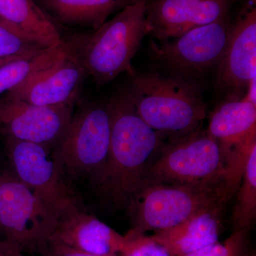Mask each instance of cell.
Wrapping results in <instances>:
<instances>
[{
  "label": "cell",
  "instance_id": "cell-28",
  "mask_svg": "<svg viewBox=\"0 0 256 256\" xmlns=\"http://www.w3.org/2000/svg\"><path fill=\"white\" fill-rule=\"evenodd\" d=\"M250 1H256V0H250Z\"/></svg>",
  "mask_w": 256,
  "mask_h": 256
},
{
  "label": "cell",
  "instance_id": "cell-22",
  "mask_svg": "<svg viewBox=\"0 0 256 256\" xmlns=\"http://www.w3.org/2000/svg\"><path fill=\"white\" fill-rule=\"evenodd\" d=\"M248 232L235 230L224 242H217L183 256H244Z\"/></svg>",
  "mask_w": 256,
  "mask_h": 256
},
{
  "label": "cell",
  "instance_id": "cell-24",
  "mask_svg": "<svg viewBox=\"0 0 256 256\" xmlns=\"http://www.w3.org/2000/svg\"><path fill=\"white\" fill-rule=\"evenodd\" d=\"M42 256H119L118 255H96L66 246L58 242H47L42 250Z\"/></svg>",
  "mask_w": 256,
  "mask_h": 256
},
{
  "label": "cell",
  "instance_id": "cell-15",
  "mask_svg": "<svg viewBox=\"0 0 256 256\" xmlns=\"http://www.w3.org/2000/svg\"><path fill=\"white\" fill-rule=\"evenodd\" d=\"M48 242L96 255H118L127 238L78 206L57 220Z\"/></svg>",
  "mask_w": 256,
  "mask_h": 256
},
{
  "label": "cell",
  "instance_id": "cell-18",
  "mask_svg": "<svg viewBox=\"0 0 256 256\" xmlns=\"http://www.w3.org/2000/svg\"><path fill=\"white\" fill-rule=\"evenodd\" d=\"M0 18L47 48L65 41L56 24L34 0H0Z\"/></svg>",
  "mask_w": 256,
  "mask_h": 256
},
{
  "label": "cell",
  "instance_id": "cell-17",
  "mask_svg": "<svg viewBox=\"0 0 256 256\" xmlns=\"http://www.w3.org/2000/svg\"><path fill=\"white\" fill-rule=\"evenodd\" d=\"M56 24L86 26L94 30L108 18L138 0H34Z\"/></svg>",
  "mask_w": 256,
  "mask_h": 256
},
{
  "label": "cell",
  "instance_id": "cell-13",
  "mask_svg": "<svg viewBox=\"0 0 256 256\" xmlns=\"http://www.w3.org/2000/svg\"><path fill=\"white\" fill-rule=\"evenodd\" d=\"M256 1L244 6L234 22L228 44L218 65L217 86L228 98H242L249 84L256 78Z\"/></svg>",
  "mask_w": 256,
  "mask_h": 256
},
{
  "label": "cell",
  "instance_id": "cell-2",
  "mask_svg": "<svg viewBox=\"0 0 256 256\" xmlns=\"http://www.w3.org/2000/svg\"><path fill=\"white\" fill-rule=\"evenodd\" d=\"M124 88L138 114L152 129L170 139L201 127L206 105L197 80L164 70L134 74Z\"/></svg>",
  "mask_w": 256,
  "mask_h": 256
},
{
  "label": "cell",
  "instance_id": "cell-20",
  "mask_svg": "<svg viewBox=\"0 0 256 256\" xmlns=\"http://www.w3.org/2000/svg\"><path fill=\"white\" fill-rule=\"evenodd\" d=\"M232 213L234 232L252 228L256 218V146L248 160Z\"/></svg>",
  "mask_w": 256,
  "mask_h": 256
},
{
  "label": "cell",
  "instance_id": "cell-3",
  "mask_svg": "<svg viewBox=\"0 0 256 256\" xmlns=\"http://www.w3.org/2000/svg\"><path fill=\"white\" fill-rule=\"evenodd\" d=\"M146 1L128 5L82 40L70 41L88 76L98 86L112 82L124 72L130 77L136 74L132 60L146 36Z\"/></svg>",
  "mask_w": 256,
  "mask_h": 256
},
{
  "label": "cell",
  "instance_id": "cell-21",
  "mask_svg": "<svg viewBox=\"0 0 256 256\" xmlns=\"http://www.w3.org/2000/svg\"><path fill=\"white\" fill-rule=\"evenodd\" d=\"M46 48L0 18V58H24Z\"/></svg>",
  "mask_w": 256,
  "mask_h": 256
},
{
  "label": "cell",
  "instance_id": "cell-16",
  "mask_svg": "<svg viewBox=\"0 0 256 256\" xmlns=\"http://www.w3.org/2000/svg\"><path fill=\"white\" fill-rule=\"evenodd\" d=\"M226 202L212 204L176 226L154 232L152 237L174 256L188 255L218 242Z\"/></svg>",
  "mask_w": 256,
  "mask_h": 256
},
{
  "label": "cell",
  "instance_id": "cell-19",
  "mask_svg": "<svg viewBox=\"0 0 256 256\" xmlns=\"http://www.w3.org/2000/svg\"><path fill=\"white\" fill-rule=\"evenodd\" d=\"M70 48L69 42L50 47L24 58L12 60L0 67V96L50 68L64 58Z\"/></svg>",
  "mask_w": 256,
  "mask_h": 256
},
{
  "label": "cell",
  "instance_id": "cell-1",
  "mask_svg": "<svg viewBox=\"0 0 256 256\" xmlns=\"http://www.w3.org/2000/svg\"><path fill=\"white\" fill-rule=\"evenodd\" d=\"M110 116L108 154L94 178L96 190L116 208H127L143 185L146 166L162 146L164 136L143 120L126 89L107 102Z\"/></svg>",
  "mask_w": 256,
  "mask_h": 256
},
{
  "label": "cell",
  "instance_id": "cell-4",
  "mask_svg": "<svg viewBox=\"0 0 256 256\" xmlns=\"http://www.w3.org/2000/svg\"><path fill=\"white\" fill-rule=\"evenodd\" d=\"M224 183L216 184H146L130 202L132 228L128 235L176 226L197 212L230 198Z\"/></svg>",
  "mask_w": 256,
  "mask_h": 256
},
{
  "label": "cell",
  "instance_id": "cell-25",
  "mask_svg": "<svg viewBox=\"0 0 256 256\" xmlns=\"http://www.w3.org/2000/svg\"><path fill=\"white\" fill-rule=\"evenodd\" d=\"M22 249L8 240H0V256H26Z\"/></svg>",
  "mask_w": 256,
  "mask_h": 256
},
{
  "label": "cell",
  "instance_id": "cell-8",
  "mask_svg": "<svg viewBox=\"0 0 256 256\" xmlns=\"http://www.w3.org/2000/svg\"><path fill=\"white\" fill-rule=\"evenodd\" d=\"M233 25L228 14L173 40H152V56L166 72L197 80L220 64Z\"/></svg>",
  "mask_w": 256,
  "mask_h": 256
},
{
  "label": "cell",
  "instance_id": "cell-26",
  "mask_svg": "<svg viewBox=\"0 0 256 256\" xmlns=\"http://www.w3.org/2000/svg\"><path fill=\"white\" fill-rule=\"evenodd\" d=\"M18 60V58H0V67H1L2 66L4 65V64L9 63V62H12V60Z\"/></svg>",
  "mask_w": 256,
  "mask_h": 256
},
{
  "label": "cell",
  "instance_id": "cell-23",
  "mask_svg": "<svg viewBox=\"0 0 256 256\" xmlns=\"http://www.w3.org/2000/svg\"><path fill=\"white\" fill-rule=\"evenodd\" d=\"M127 242L119 256H174L152 236H126Z\"/></svg>",
  "mask_w": 256,
  "mask_h": 256
},
{
  "label": "cell",
  "instance_id": "cell-14",
  "mask_svg": "<svg viewBox=\"0 0 256 256\" xmlns=\"http://www.w3.org/2000/svg\"><path fill=\"white\" fill-rule=\"evenodd\" d=\"M87 76L86 70L70 43V50L64 58L50 68L11 89L3 98L36 106L75 105Z\"/></svg>",
  "mask_w": 256,
  "mask_h": 256
},
{
  "label": "cell",
  "instance_id": "cell-9",
  "mask_svg": "<svg viewBox=\"0 0 256 256\" xmlns=\"http://www.w3.org/2000/svg\"><path fill=\"white\" fill-rule=\"evenodd\" d=\"M2 138L10 170L41 198L57 220L69 210L82 206L48 148L34 142Z\"/></svg>",
  "mask_w": 256,
  "mask_h": 256
},
{
  "label": "cell",
  "instance_id": "cell-27",
  "mask_svg": "<svg viewBox=\"0 0 256 256\" xmlns=\"http://www.w3.org/2000/svg\"><path fill=\"white\" fill-rule=\"evenodd\" d=\"M255 256V254H254V255H252V256Z\"/></svg>",
  "mask_w": 256,
  "mask_h": 256
},
{
  "label": "cell",
  "instance_id": "cell-10",
  "mask_svg": "<svg viewBox=\"0 0 256 256\" xmlns=\"http://www.w3.org/2000/svg\"><path fill=\"white\" fill-rule=\"evenodd\" d=\"M206 131L220 146L225 166L224 182L232 196L256 146V104L244 97L228 98L212 112Z\"/></svg>",
  "mask_w": 256,
  "mask_h": 256
},
{
  "label": "cell",
  "instance_id": "cell-6",
  "mask_svg": "<svg viewBox=\"0 0 256 256\" xmlns=\"http://www.w3.org/2000/svg\"><path fill=\"white\" fill-rule=\"evenodd\" d=\"M110 140L107 102L86 104L74 114L52 156L64 178L94 181L107 160Z\"/></svg>",
  "mask_w": 256,
  "mask_h": 256
},
{
  "label": "cell",
  "instance_id": "cell-12",
  "mask_svg": "<svg viewBox=\"0 0 256 256\" xmlns=\"http://www.w3.org/2000/svg\"><path fill=\"white\" fill-rule=\"evenodd\" d=\"M234 0H146V36L166 41L228 14Z\"/></svg>",
  "mask_w": 256,
  "mask_h": 256
},
{
  "label": "cell",
  "instance_id": "cell-7",
  "mask_svg": "<svg viewBox=\"0 0 256 256\" xmlns=\"http://www.w3.org/2000/svg\"><path fill=\"white\" fill-rule=\"evenodd\" d=\"M57 218L10 169L0 168V232L24 252L41 254Z\"/></svg>",
  "mask_w": 256,
  "mask_h": 256
},
{
  "label": "cell",
  "instance_id": "cell-5",
  "mask_svg": "<svg viewBox=\"0 0 256 256\" xmlns=\"http://www.w3.org/2000/svg\"><path fill=\"white\" fill-rule=\"evenodd\" d=\"M224 176L220 146L201 126L191 134L162 144L146 166L143 185L216 184L224 183Z\"/></svg>",
  "mask_w": 256,
  "mask_h": 256
},
{
  "label": "cell",
  "instance_id": "cell-11",
  "mask_svg": "<svg viewBox=\"0 0 256 256\" xmlns=\"http://www.w3.org/2000/svg\"><path fill=\"white\" fill-rule=\"evenodd\" d=\"M74 104L34 105L0 98V136L54 148L74 114Z\"/></svg>",
  "mask_w": 256,
  "mask_h": 256
}]
</instances>
